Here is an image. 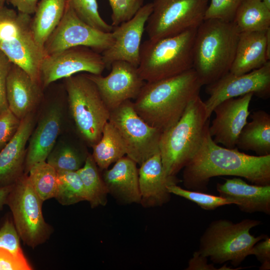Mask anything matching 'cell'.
I'll list each match as a JSON object with an SVG mask.
<instances>
[{"mask_svg":"<svg viewBox=\"0 0 270 270\" xmlns=\"http://www.w3.org/2000/svg\"><path fill=\"white\" fill-rule=\"evenodd\" d=\"M206 126L200 144L183 168L186 188L206 192L211 178L224 176L243 178L252 184H270V154L251 156L237 147L229 148L216 144Z\"/></svg>","mask_w":270,"mask_h":270,"instance_id":"cell-1","label":"cell"},{"mask_svg":"<svg viewBox=\"0 0 270 270\" xmlns=\"http://www.w3.org/2000/svg\"><path fill=\"white\" fill-rule=\"evenodd\" d=\"M202 86L193 68L178 75L146 82L133 102L137 114L162 132L173 126Z\"/></svg>","mask_w":270,"mask_h":270,"instance_id":"cell-2","label":"cell"},{"mask_svg":"<svg viewBox=\"0 0 270 270\" xmlns=\"http://www.w3.org/2000/svg\"><path fill=\"white\" fill-rule=\"evenodd\" d=\"M240 32L234 22L216 19L204 20L197 28L192 68L202 86L230 72Z\"/></svg>","mask_w":270,"mask_h":270,"instance_id":"cell-3","label":"cell"},{"mask_svg":"<svg viewBox=\"0 0 270 270\" xmlns=\"http://www.w3.org/2000/svg\"><path fill=\"white\" fill-rule=\"evenodd\" d=\"M208 124L205 104L199 96L188 104L178 120L162 132L159 149L166 176L176 178L192 159Z\"/></svg>","mask_w":270,"mask_h":270,"instance_id":"cell-4","label":"cell"},{"mask_svg":"<svg viewBox=\"0 0 270 270\" xmlns=\"http://www.w3.org/2000/svg\"><path fill=\"white\" fill-rule=\"evenodd\" d=\"M196 29L158 40L148 38L142 43L138 69L142 80L156 81L192 68Z\"/></svg>","mask_w":270,"mask_h":270,"instance_id":"cell-5","label":"cell"},{"mask_svg":"<svg viewBox=\"0 0 270 270\" xmlns=\"http://www.w3.org/2000/svg\"><path fill=\"white\" fill-rule=\"evenodd\" d=\"M261 224L260 220L249 218L238 222L226 219L213 220L201 236L197 251L214 264L228 262L238 266L249 256L252 247L268 236L250 234L252 228Z\"/></svg>","mask_w":270,"mask_h":270,"instance_id":"cell-6","label":"cell"},{"mask_svg":"<svg viewBox=\"0 0 270 270\" xmlns=\"http://www.w3.org/2000/svg\"><path fill=\"white\" fill-rule=\"evenodd\" d=\"M69 107L76 128L92 146L100 139L110 110L87 74L65 78Z\"/></svg>","mask_w":270,"mask_h":270,"instance_id":"cell-7","label":"cell"},{"mask_svg":"<svg viewBox=\"0 0 270 270\" xmlns=\"http://www.w3.org/2000/svg\"><path fill=\"white\" fill-rule=\"evenodd\" d=\"M42 202L26 174L12 184L6 201L20 238L33 248L44 242L52 232L43 216Z\"/></svg>","mask_w":270,"mask_h":270,"instance_id":"cell-8","label":"cell"},{"mask_svg":"<svg viewBox=\"0 0 270 270\" xmlns=\"http://www.w3.org/2000/svg\"><path fill=\"white\" fill-rule=\"evenodd\" d=\"M145 30L158 40L197 28L204 20L209 0H154Z\"/></svg>","mask_w":270,"mask_h":270,"instance_id":"cell-9","label":"cell"},{"mask_svg":"<svg viewBox=\"0 0 270 270\" xmlns=\"http://www.w3.org/2000/svg\"><path fill=\"white\" fill-rule=\"evenodd\" d=\"M108 122L120 136L126 156L139 166L160 152L162 132L151 126L137 114L131 100L111 110Z\"/></svg>","mask_w":270,"mask_h":270,"instance_id":"cell-10","label":"cell"},{"mask_svg":"<svg viewBox=\"0 0 270 270\" xmlns=\"http://www.w3.org/2000/svg\"><path fill=\"white\" fill-rule=\"evenodd\" d=\"M114 42L112 32H104L89 25L76 14L68 0L64 16L46 41V55L72 47L82 46L102 54Z\"/></svg>","mask_w":270,"mask_h":270,"instance_id":"cell-11","label":"cell"},{"mask_svg":"<svg viewBox=\"0 0 270 270\" xmlns=\"http://www.w3.org/2000/svg\"><path fill=\"white\" fill-rule=\"evenodd\" d=\"M206 92L209 96L204 102L208 118L214 108L228 98L252 93L258 98L268 99L270 96V62L244 74H235L228 72L206 85Z\"/></svg>","mask_w":270,"mask_h":270,"instance_id":"cell-12","label":"cell"},{"mask_svg":"<svg viewBox=\"0 0 270 270\" xmlns=\"http://www.w3.org/2000/svg\"><path fill=\"white\" fill-rule=\"evenodd\" d=\"M105 68L101 54L86 46L72 47L46 56L40 68V84L46 88L80 72L102 74Z\"/></svg>","mask_w":270,"mask_h":270,"instance_id":"cell-13","label":"cell"},{"mask_svg":"<svg viewBox=\"0 0 270 270\" xmlns=\"http://www.w3.org/2000/svg\"><path fill=\"white\" fill-rule=\"evenodd\" d=\"M110 74H87L96 85L103 100L110 111L125 101L136 99L144 82L138 67L122 60L114 62Z\"/></svg>","mask_w":270,"mask_h":270,"instance_id":"cell-14","label":"cell"},{"mask_svg":"<svg viewBox=\"0 0 270 270\" xmlns=\"http://www.w3.org/2000/svg\"><path fill=\"white\" fill-rule=\"evenodd\" d=\"M152 10V2L144 4L130 20L114 27V42L101 54L106 68L115 61L128 62L138 67L142 39L146 22Z\"/></svg>","mask_w":270,"mask_h":270,"instance_id":"cell-15","label":"cell"},{"mask_svg":"<svg viewBox=\"0 0 270 270\" xmlns=\"http://www.w3.org/2000/svg\"><path fill=\"white\" fill-rule=\"evenodd\" d=\"M253 96L250 93L228 98L214 108L215 118L208 130L216 144L229 148L236 147L238 136L248 122L249 106Z\"/></svg>","mask_w":270,"mask_h":270,"instance_id":"cell-16","label":"cell"},{"mask_svg":"<svg viewBox=\"0 0 270 270\" xmlns=\"http://www.w3.org/2000/svg\"><path fill=\"white\" fill-rule=\"evenodd\" d=\"M20 24L16 35L2 40L0 50L10 61L24 70L40 85V68L46 56L34 38L31 29L30 15L21 14Z\"/></svg>","mask_w":270,"mask_h":270,"instance_id":"cell-17","label":"cell"},{"mask_svg":"<svg viewBox=\"0 0 270 270\" xmlns=\"http://www.w3.org/2000/svg\"><path fill=\"white\" fill-rule=\"evenodd\" d=\"M138 169L140 204L144 208L160 206L167 203L171 194L167 186L177 184V178L166 176L164 172L160 152L143 162Z\"/></svg>","mask_w":270,"mask_h":270,"instance_id":"cell-18","label":"cell"},{"mask_svg":"<svg viewBox=\"0 0 270 270\" xmlns=\"http://www.w3.org/2000/svg\"><path fill=\"white\" fill-rule=\"evenodd\" d=\"M219 196L230 200L242 212L270 214V184H250L239 178L218 183Z\"/></svg>","mask_w":270,"mask_h":270,"instance_id":"cell-19","label":"cell"},{"mask_svg":"<svg viewBox=\"0 0 270 270\" xmlns=\"http://www.w3.org/2000/svg\"><path fill=\"white\" fill-rule=\"evenodd\" d=\"M33 126L34 118L30 114L21 120L14 136L0 151V187L13 184L23 175L26 146Z\"/></svg>","mask_w":270,"mask_h":270,"instance_id":"cell-20","label":"cell"},{"mask_svg":"<svg viewBox=\"0 0 270 270\" xmlns=\"http://www.w3.org/2000/svg\"><path fill=\"white\" fill-rule=\"evenodd\" d=\"M270 58V28L240 32L234 58L230 72H248L264 66Z\"/></svg>","mask_w":270,"mask_h":270,"instance_id":"cell-21","label":"cell"},{"mask_svg":"<svg viewBox=\"0 0 270 270\" xmlns=\"http://www.w3.org/2000/svg\"><path fill=\"white\" fill-rule=\"evenodd\" d=\"M136 164L131 158L124 156L116 162L111 168L102 170V176L108 194L121 204H140Z\"/></svg>","mask_w":270,"mask_h":270,"instance_id":"cell-22","label":"cell"},{"mask_svg":"<svg viewBox=\"0 0 270 270\" xmlns=\"http://www.w3.org/2000/svg\"><path fill=\"white\" fill-rule=\"evenodd\" d=\"M40 84L24 70L12 64L6 80L8 109L20 120L31 114L40 96Z\"/></svg>","mask_w":270,"mask_h":270,"instance_id":"cell-23","label":"cell"},{"mask_svg":"<svg viewBox=\"0 0 270 270\" xmlns=\"http://www.w3.org/2000/svg\"><path fill=\"white\" fill-rule=\"evenodd\" d=\"M61 122V112L57 106L50 108L42 118L30 137L24 162V174H28L35 164L46 161L59 134Z\"/></svg>","mask_w":270,"mask_h":270,"instance_id":"cell-24","label":"cell"},{"mask_svg":"<svg viewBox=\"0 0 270 270\" xmlns=\"http://www.w3.org/2000/svg\"><path fill=\"white\" fill-rule=\"evenodd\" d=\"M241 130L236 147L244 150H252L257 156L270 154V115L263 110L254 111Z\"/></svg>","mask_w":270,"mask_h":270,"instance_id":"cell-25","label":"cell"},{"mask_svg":"<svg viewBox=\"0 0 270 270\" xmlns=\"http://www.w3.org/2000/svg\"><path fill=\"white\" fill-rule=\"evenodd\" d=\"M67 2L68 0H41L38 3L31 22V29L34 40L40 47L44 48L46 41L58 25Z\"/></svg>","mask_w":270,"mask_h":270,"instance_id":"cell-26","label":"cell"},{"mask_svg":"<svg viewBox=\"0 0 270 270\" xmlns=\"http://www.w3.org/2000/svg\"><path fill=\"white\" fill-rule=\"evenodd\" d=\"M92 148V156L101 170L108 168L111 164L126 155L120 136L108 121L104 126L100 139Z\"/></svg>","mask_w":270,"mask_h":270,"instance_id":"cell-27","label":"cell"},{"mask_svg":"<svg viewBox=\"0 0 270 270\" xmlns=\"http://www.w3.org/2000/svg\"><path fill=\"white\" fill-rule=\"evenodd\" d=\"M234 22L240 32L270 28V9L261 0H242Z\"/></svg>","mask_w":270,"mask_h":270,"instance_id":"cell-28","label":"cell"},{"mask_svg":"<svg viewBox=\"0 0 270 270\" xmlns=\"http://www.w3.org/2000/svg\"><path fill=\"white\" fill-rule=\"evenodd\" d=\"M77 172L83 184L86 200L91 207L105 206L108 202V190L92 155L87 156L82 166Z\"/></svg>","mask_w":270,"mask_h":270,"instance_id":"cell-29","label":"cell"},{"mask_svg":"<svg viewBox=\"0 0 270 270\" xmlns=\"http://www.w3.org/2000/svg\"><path fill=\"white\" fill-rule=\"evenodd\" d=\"M54 198L62 205L68 206L86 200V194L77 171L57 172Z\"/></svg>","mask_w":270,"mask_h":270,"instance_id":"cell-30","label":"cell"},{"mask_svg":"<svg viewBox=\"0 0 270 270\" xmlns=\"http://www.w3.org/2000/svg\"><path fill=\"white\" fill-rule=\"evenodd\" d=\"M28 178L39 196L44 202L54 197L58 173L46 161L37 162L30 169Z\"/></svg>","mask_w":270,"mask_h":270,"instance_id":"cell-31","label":"cell"},{"mask_svg":"<svg viewBox=\"0 0 270 270\" xmlns=\"http://www.w3.org/2000/svg\"><path fill=\"white\" fill-rule=\"evenodd\" d=\"M167 188L171 194L192 202L204 210H212L220 206L233 204V202L230 200L220 196H217L202 192L183 188L177 184H169L167 186Z\"/></svg>","mask_w":270,"mask_h":270,"instance_id":"cell-32","label":"cell"},{"mask_svg":"<svg viewBox=\"0 0 270 270\" xmlns=\"http://www.w3.org/2000/svg\"><path fill=\"white\" fill-rule=\"evenodd\" d=\"M76 14L84 22L99 30L112 32L114 27L100 16L96 0H68Z\"/></svg>","mask_w":270,"mask_h":270,"instance_id":"cell-33","label":"cell"},{"mask_svg":"<svg viewBox=\"0 0 270 270\" xmlns=\"http://www.w3.org/2000/svg\"><path fill=\"white\" fill-rule=\"evenodd\" d=\"M86 156H82L72 148L66 146L52 152L46 162L58 172L77 171L82 166Z\"/></svg>","mask_w":270,"mask_h":270,"instance_id":"cell-34","label":"cell"},{"mask_svg":"<svg viewBox=\"0 0 270 270\" xmlns=\"http://www.w3.org/2000/svg\"><path fill=\"white\" fill-rule=\"evenodd\" d=\"M112 9V26H117L132 18L144 5V0H108Z\"/></svg>","mask_w":270,"mask_h":270,"instance_id":"cell-35","label":"cell"},{"mask_svg":"<svg viewBox=\"0 0 270 270\" xmlns=\"http://www.w3.org/2000/svg\"><path fill=\"white\" fill-rule=\"evenodd\" d=\"M242 0H210L204 20L216 19L232 22Z\"/></svg>","mask_w":270,"mask_h":270,"instance_id":"cell-36","label":"cell"},{"mask_svg":"<svg viewBox=\"0 0 270 270\" xmlns=\"http://www.w3.org/2000/svg\"><path fill=\"white\" fill-rule=\"evenodd\" d=\"M20 238L14 223L6 220L0 228V248L16 255L24 256L20 246Z\"/></svg>","mask_w":270,"mask_h":270,"instance_id":"cell-37","label":"cell"},{"mask_svg":"<svg viewBox=\"0 0 270 270\" xmlns=\"http://www.w3.org/2000/svg\"><path fill=\"white\" fill-rule=\"evenodd\" d=\"M20 122L9 109L0 116V151L14 136Z\"/></svg>","mask_w":270,"mask_h":270,"instance_id":"cell-38","label":"cell"},{"mask_svg":"<svg viewBox=\"0 0 270 270\" xmlns=\"http://www.w3.org/2000/svg\"><path fill=\"white\" fill-rule=\"evenodd\" d=\"M32 267L24 256L16 255L0 248V270H30Z\"/></svg>","mask_w":270,"mask_h":270,"instance_id":"cell-39","label":"cell"},{"mask_svg":"<svg viewBox=\"0 0 270 270\" xmlns=\"http://www.w3.org/2000/svg\"><path fill=\"white\" fill-rule=\"evenodd\" d=\"M12 64L0 50V116L8 109L6 86L8 76Z\"/></svg>","mask_w":270,"mask_h":270,"instance_id":"cell-40","label":"cell"},{"mask_svg":"<svg viewBox=\"0 0 270 270\" xmlns=\"http://www.w3.org/2000/svg\"><path fill=\"white\" fill-rule=\"evenodd\" d=\"M254 255L261 263L260 270L270 269V238L268 236L256 243L251 248L249 256Z\"/></svg>","mask_w":270,"mask_h":270,"instance_id":"cell-41","label":"cell"},{"mask_svg":"<svg viewBox=\"0 0 270 270\" xmlns=\"http://www.w3.org/2000/svg\"><path fill=\"white\" fill-rule=\"evenodd\" d=\"M187 270H217L214 264H208V258L200 254L197 250L189 260Z\"/></svg>","mask_w":270,"mask_h":270,"instance_id":"cell-42","label":"cell"},{"mask_svg":"<svg viewBox=\"0 0 270 270\" xmlns=\"http://www.w3.org/2000/svg\"><path fill=\"white\" fill-rule=\"evenodd\" d=\"M16 8L20 13L30 15L34 14L38 0H7Z\"/></svg>","mask_w":270,"mask_h":270,"instance_id":"cell-43","label":"cell"},{"mask_svg":"<svg viewBox=\"0 0 270 270\" xmlns=\"http://www.w3.org/2000/svg\"><path fill=\"white\" fill-rule=\"evenodd\" d=\"M12 185L0 187V210L6 204L8 196L12 189Z\"/></svg>","mask_w":270,"mask_h":270,"instance_id":"cell-44","label":"cell"},{"mask_svg":"<svg viewBox=\"0 0 270 270\" xmlns=\"http://www.w3.org/2000/svg\"><path fill=\"white\" fill-rule=\"evenodd\" d=\"M261 0L268 8L270 9V0Z\"/></svg>","mask_w":270,"mask_h":270,"instance_id":"cell-45","label":"cell"},{"mask_svg":"<svg viewBox=\"0 0 270 270\" xmlns=\"http://www.w3.org/2000/svg\"><path fill=\"white\" fill-rule=\"evenodd\" d=\"M6 0H0V6H2L4 2Z\"/></svg>","mask_w":270,"mask_h":270,"instance_id":"cell-46","label":"cell"},{"mask_svg":"<svg viewBox=\"0 0 270 270\" xmlns=\"http://www.w3.org/2000/svg\"><path fill=\"white\" fill-rule=\"evenodd\" d=\"M0 42H1V40H0Z\"/></svg>","mask_w":270,"mask_h":270,"instance_id":"cell-47","label":"cell"},{"mask_svg":"<svg viewBox=\"0 0 270 270\" xmlns=\"http://www.w3.org/2000/svg\"></svg>","mask_w":270,"mask_h":270,"instance_id":"cell-48","label":"cell"}]
</instances>
